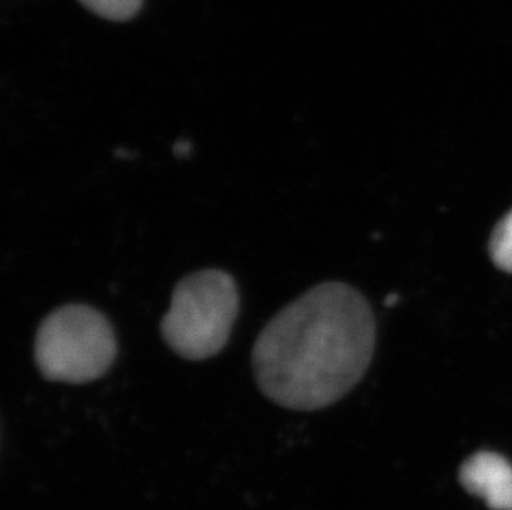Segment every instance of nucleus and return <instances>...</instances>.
I'll list each match as a JSON object with an SVG mask.
<instances>
[{
  "mask_svg": "<svg viewBox=\"0 0 512 510\" xmlns=\"http://www.w3.org/2000/svg\"><path fill=\"white\" fill-rule=\"evenodd\" d=\"M461 482L494 510H512V464L494 453H479L461 469Z\"/></svg>",
  "mask_w": 512,
  "mask_h": 510,
  "instance_id": "20e7f679",
  "label": "nucleus"
},
{
  "mask_svg": "<svg viewBox=\"0 0 512 510\" xmlns=\"http://www.w3.org/2000/svg\"><path fill=\"white\" fill-rule=\"evenodd\" d=\"M118 353L115 330L90 305L70 304L50 312L35 337L34 358L45 380L83 385L112 368Z\"/></svg>",
  "mask_w": 512,
  "mask_h": 510,
  "instance_id": "7ed1b4c3",
  "label": "nucleus"
},
{
  "mask_svg": "<svg viewBox=\"0 0 512 510\" xmlns=\"http://www.w3.org/2000/svg\"><path fill=\"white\" fill-rule=\"evenodd\" d=\"M237 313L239 292L232 275L198 270L174 287L170 310L161 320V337L184 360H208L223 352Z\"/></svg>",
  "mask_w": 512,
  "mask_h": 510,
  "instance_id": "f03ea898",
  "label": "nucleus"
},
{
  "mask_svg": "<svg viewBox=\"0 0 512 510\" xmlns=\"http://www.w3.org/2000/svg\"><path fill=\"white\" fill-rule=\"evenodd\" d=\"M489 251L499 269L512 272V209L494 229Z\"/></svg>",
  "mask_w": 512,
  "mask_h": 510,
  "instance_id": "39448f33",
  "label": "nucleus"
},
{
  "mask_svg": "<svg viewBox=\"0 0 512 510\" xmlns=\"http://www.w3.org/2000/svg\"><path fill=\"white\" fill-rule=\"evenodd\" d=\"M373 348L375 318L367 299L350 285L324 282L267 323L252 348V368L276 405L317 411L358 385Z\"/></svg>",
  "mask_w": 512,
  "mask_h": 510,
  "instance_id": "f257e3e1",
  "label": "nucleus"
},
{
  "mask_svg": "<svg viewBox=\"0 0 512 510\" xmlns=\"http://www.w3.org/2000/svg\"><path fill=\"white\" fill-rule=\"evenodd\" d=\"M88 10L102 19L125 22L138 14L143 0H80Z\"/></svg>",
  "mask_w": 512,
  "mask_h": 510,
  "instance_id": "423d86ee",
  "label": "nucleus"
}]
</instances>
